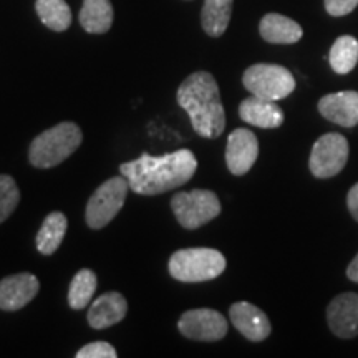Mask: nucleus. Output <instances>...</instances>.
Listing matches in <instances>:
<instances>
[{
  "label": "nucleus",
  "instance_id": "obj_1",
  "mask_svg": "<svg viewBox=\"0 0 358 358\" xmlns=\"http://www.w3.org/2000/svg\"><path fill=\"white\" fill-rule=\"evenodd\" d=\"M198 169V159L189 150H178L163 156L143 153L140 158L120 166L129 189L141 196H156L186 185Z\"/></svg>",
  "mask_w": 358,
  "mask_h": 358
},
{
  "label": "nucleus",
  "instance_id": "obj_2",
  "mask_svg": "<svg viewBox=\"0 0 358 358\" xmlns=\"http://www.w3.org/2000/svg\"><path fill=\"white\" fill-rule=\"evenodd\" d=\"M178 103L189 115L194 131L216 140L226 128V113L216 78L208 71H194L178 88Z\"/></svg>",
  "mask_w": 358,
  "mask_h": 358
},
{
  "label": "nucleus",
  "instance_id": "obj_3",
  "mask_svg": "<svg viewBox=\"0 0 358 358\" xmlns=\"http://www.w3.org/2000/svg\"><path fill=\"white\" fill-rule=\"evenodd\" d=\"M82 140L83 134L78 124L58 123L32 141L29 150L30 163L35 168H55L78 150Z\"/></svg>",
  "mask_w": 358,
  "mask_h": 358
},
{
  "label": "nucleus",
  "instance_id": "obj_4",
  "mask_svg": "<svg viewBox=\"0 0 358 358\" xmlns=\"http://www.w3.org/2000/svg\"><path fill=\"white\" fill-rule=\"evenodd\" d=\"M226 257L211 248H189L174 252L169 259V274L185 284L216 279L226 271Z\"/></svg>",
  "mask_w": 358,
  "mask_h": 358
},
{
  "label": "nucleus",
  "instance_id": "obj_5",
  "mask_svg": "<svg viewBox=\"0 0 358 358\" xmlns=\"http://www.w3.org/2000/svg\"><path fill=\"white\" fill-rule=\"evenodd\" d=\"M243 83L250 95L264 100L279 101L287 98L295 90V78L282 65L256 64L243 75Z\"/></svg>",
  "mask_w": 358,
  "mask_h": 358
},
{
  "label": "nucleus",
  "instance_id": "obj_6",
  "mask_svg": "<svg viewBox=\"0 0 358 358\" xmlns=\"http://www.w3.org/2000/svg\"><path fill=\"white\" fill-rule=\"evenodd\" d=\"M171 209L185 229L194 231L221 214V201L208 189L182 191L173 196Z\"/></svg>",
  "mask_w": 358,
  "mask_h": 358
},
{
  "label": "nucleus",
  "instance_id": "obj_7",
  "mask_svg": "<svg viewBox=\"0 0 358 358\" xmlns=\"http://www.w3.org/2000/svg\"><path fill=\"white\" fill-rule=\"evenodd\" d=\"M129 189L128 179L123 176H115L105 181L93 192L87 204V224L92 229H101L106 224L113 221L116 214L122 211L127 201Z\"/></svg>",
  "mask_w": 358,
  "mask_h": 358
},
{
  "label": "nucleus",
  "instance_id": "obj_8",
  "mask_svg": "<svg viewBox=\"0 0 358 358\" xmlns=\"http://www.w3.org/2000/svg\"><path fill=\"white\" fill-rule=\"evenodd\" d=\"M348 141L338 133H327L313 143L308 168L319 179H329L345 168L348 161Z\"/></svg>",
  "mask_w": 358,
  "mask_h": 358
},
{
  "label": "nucleus",
  "instance_id": "obj_9",
  "mask_svg": "<svg viewBox=\"0 0 358 358\" xmlns=\"http://www.w3.org/2000/svg\"><path fill=\"white\" fill-rule=\"evenodd\" d=\"M178 329L186 338L199 340V342H217L226 337L229 325L221 312L213 310V308H194V310L182 313Z\"/></svg>",
  "mask_w": 358,
  "mask_h": 358
},
{
  "label": "nucleus",
  "instance_id": "obj_10",
  "mask_svg": "<svg viewBox=\"0 0 358 358\" xmlns=\"http://www.w3.org/2000/svg\"><path fill=\"white\" fill-rule=\"evenodd\" d=\"M259 156L257 136L248 128H237L229 134L226 146V163L234 176L250 171Z\"/></svg>",
  "mask_w": 358,
  "mask_h": 358
},
{
  "label": "nucleus",
  "instance_id": "obj_11",
  "mask_svg": "<svg viewBox=\"0 0 358 358\" xmlns=\"http://www.w3.org/2000/svg\"><path fill=\"white\" fill-rule=\"evenodd\" d=\"M327 322L335 337L350 340L358 335V294L343 292L327 307Z\"/></svg>",
  "mask_w": 358,
  "mask_h": 358
},
{
  "label": "nucleus",
  "instance_id": "obj_12",
  "mask_svg": "<svg viewBox=\"0 0 358 358\" xmlns=\"http://www.w3.org/2000/svg\"><path fill=\"white\" fill-rule=\"evenodd\" d=\"M40 282L30 272L8 275L0 280V310L17 312L30 303L38 294Z\"/></svg>",
  "mask_w": 358,
  "mask_h": 358
},
{
  "label": "nucleus",
  "instance_id": "obj_13",
  "mask_svg": "<svg viewBox=\"0 0 358 358\" xmlns=\"http://www.w3.org/2000/svg\"><path fill=\"white\" fill-rule=\"evenodd\" d=\"M319 113L329 120L330 123L343 128H353L358 124V92L347 90V92L330 93L320 98Z\"/></svg>",
  "mask_w": 358,
  "mask_h": 358
},
{
  "label": "nucleus",
  "instance_id": "obj_14",
  "mask_svg": "<svg viewBox=\"0 0 358 358\" xmlns=\"http://www.w3.org/2000/svg\"><path fill=\"white\" fill-rule=\"evenodd\" d=\"M232 325L250 342H262L272 332L268 317L249 302H236L229 308Z\"/></svg>",
  "mask_w": 358,
  "mask_h": 358
},
{
  "label": "nucleus",
  "instance_id": "obj_15",
  "mask_svg": "<svg viewBox=\"0 0 358 358\" xmlns=\"http://www.w3.org/2000/svg\"><path fill=\"white\" fill-rule=\"evenodd\" d=\"M239 116L248 124L266 129L279 128L285 120L284 111L277 105V101L264 100L254 95L241 101Z\"/></svg>",
  "mask_w": 358,
  "mask_h": 358
},
{
  "label": "nucleus",
  "instance_id": "obj_16",
  "mask_svg": "<svg viewBox=\"0 0 358 358\" xmlns=\"http://www.w3.org/2000/svg\"><path fill=\"white\" fill-rule=\"evenodd\" d=\"M128 312L127 299L120 292H106L93 301L88 308V324L93 329L101 330L118 324Z\"/></svg>",
  "mask_w": 358,
  "mask_h": 358
},
{
  "label": "nucleus",
  "instance_id": "obj_17",
  "mask_svg": "<svg viewBox=\"0 0 358 358\" xmlns=\"http://www.w3.org/2000/svg\"><path fill=\"white\" fill-rule=\"evenodd\" d=\"M261 37L268 43L290 45L302 38L303 30L297 22L280 13H267L259 25Z\"/></svg>",
  "mask_w": 358,
  "mask_h": 358
},
{
  "label": "nucleus",
  "instance_id": "obj_18",
  "mask_svg": "<svg viewBox=\"0 0 358 358\" xmlns=\"http://www.w3.org/2000/svg\"><path fill=\"white\" fill-rule=\"evenodd\" d=\"M80 24L88 34H106L113 24V7L110 0H83Z\"/></svg>",
  "mask_w": 358,
  "mask_h": 358
},
{
  "label": "nucleus",
  "instance_id": "obj_19",
  "mask_svg": "<svg viewBox=\"0 0 358 358\" xmlns=\"http://www.w3.org/2000/svg\"><path fill=\"white\" fill-rule=\"evenodd\" d=\"M66 227H69V221H66V216L64 213H50L40 227L37 239H35V244H37V249L40 254L43 256H50V254L55 252V250L60 248L62 241H64Z\"/></svg>",
  "mask_w": 358,
  "mask_h": 358
},
{
  "label": "nucleus",
  "instance_id": "obj_20",
  "mask_svg": "<svg viewBox=\"0 0 358 358\" xmlns=\"http://www.w3.org/2000/svg\"><path fill=\"white\" fill-rule=\"evenodd\" d=\"M234 0H206L201 12V24L204 32L211 37H221L231 22Z\"/></svg>",
  "mask_w": 358,
  "mask_h": 358
},
{
  "label": "nucleus",
  "instance_id": "obj_21",
  "mask_svg": "<svg viewBox=\"0 0 358 358\" xmlns=\"http://www.w3.org/2000/svg\"><path fill=\"white\" fill-rule=\"evenodd\" d=\"M329 62L335 73H350L358 64V40L352 35L338 37L330 48Z\"/></svg>",
  "mask_w": 358,
  "mask_h": 358
},
{
  "label": "nucleus",
  "instance_id": "obj_22",
  "mask_svg": "<svg viewBox=\"0 0 358 358\" xmlns=\"http://www.w3.org/2000/svg\"><path fill=\"white\" fill-rule=\"evenodd\" d=\"M37 13L53 32H65L71 24V10L65 0H37Z\"/></svg>",
  "mask_w": 358,
  "mask_h": 358
},
{
  "label": "nucleus",
  "instance_id": "obj_23",
  "mask_svg": "<svg viewBox=\"0 0 358 358\" xmlns=\"http://www.w3.org/2000/svg\"><path fill=\"white\" fill-rule=\"evenodd\" d=\"M96 275L90 268H82L71 279L69 289V303L73 310H83L92 302L93 295L96 292Z\"/></svg>",
  "mask_w": 358,
  "mask_h": 358
},
{
  "label": "nucleus",
  "instance_id": "obj_24",
  "mask_svg": "<svg viewBox=\"0 0 358 358\" xmlns=\"http://www.w3.org/2000/svg\"><path fill=\"white\" fill-rule=\"evenodd\" d=\"M20 203V191L15 179L8 174H0V224L10 217Z\"/></svg>",
  "mask_w": 358,
  "mask_h": 358
},
{
  "label": "nucleus",
  "instance_id": "obj_25",
  "mask_svg": "<svg viewBox=\"0 0 358 358\" xmlns=\"http://www.w3.org/2000/svg\"><path fill=\"white\" fill-rule=\"evenodd\" d=\"M115 347L110 345L108 342H93L80 348L77 352V358H116Z\"/></svg>",
  "mask_w": 358,
  "mask_h": 358
},
{
  "label": "nucleus",
  "instance_id": "obj_26",
  "mask_svg": "<svg viewBox=\"0 0 358 358\" xmlns=\"http://www.w3.org/2000/svg\"><path fill=\"white\" fill-rule=\"evenodd\" d=\"M358 6V0H325V10L332 17H343L353 12Z\"/></svg>",
  "mask_w": 358,
  "mask_h": 358
},
{
  "label": "nucleus",
  "instance_id": "obj_27",
  "mask_svg": "<svg viewBox=\"0 0 358 358\" xmlns=\"http://www.w3.org/2000/svg\"><path fill=\"white\" fill-rule=\"evenodd\" d=\"M347 208L350 211L352 217L358 222V182L355 186H352V189L347 194Z\"/></svg>",
  "mask_w": 358,
  "mask_h": 358
},
{
  "label": "nucleus",
  "instance_id": "obj_28",
  "mask_svg": "<svg viewBox=\"0 0 358 358\" xmlns=\"http://www.w3.org/2000/svg\"><path fill=\"white\" fill-rule=\"evenodd\" d=\"M347 277L350 279L352 282H357L358 284V254L355 257L352 259V262L348 264L347 267Z\"/></svg>",
  "mask_w": 358,
  "mask_h": 358
}]
</instances>
